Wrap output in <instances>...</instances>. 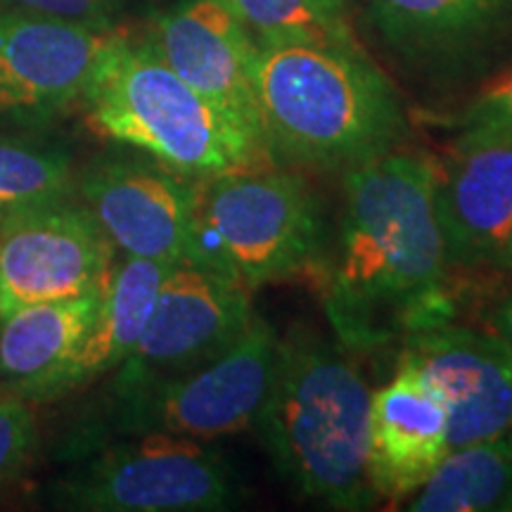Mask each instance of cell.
Listing matches in <instances>:
<instances>
[{
  "label": "cell",
  "instance_id": "30bf717a",
  "mask_svg": "<svg viewBox=\"0 0 512 512\" xmlns=\"http://www.w3.org/2000/svg\"><path fill=\"white\" fill-rule=\"evenodd\" d=\"M252 294L214 268L176 264L159 287L136 349L121 363L114 394L133 392L219 356L249 328Z\"/></svg>",
  "mask_w": 512,
  "mask_h": 512
},
{
  "label": "cell",
  "instance_id": "4fadbf2b",
  "mask_svg": "<svg viewBox=\"0 0 512 512\" xmlns=\"http://www.w3.org/2000/svg\"><path fill=\"white\" fill-rule=\"evenodd\" d=\"M448 268L503 266L512 230V133L463 128L434 176Z\"/></svg>",
  "mask_w": 512,
  "mask_h": 512
},
{
  "label": "cell",
  "instance_id": "8fae6325",
  "mask_svg": "<svg viewBox=\"0 0 512 512\" xmlns=\"http://www.w3.org/2000/svg\"><path fill=\"white\" fill-rule=\"evenodd\" d=\"M83 204L126 256L185 264L195 252L200 178L162 162L107 157L81 174Z\"/></svg>",
  "mask_w": 512,
  "mask_h": 512
},
{
  "label": "cell",
  "instance_id": "9c48e42d",
  "mask_svg": "<svg viewBox=\"0 0 512 512\" xmlns=\"http://www.w3.org/2000/svg\"><path fill=\"white\" fill-rule=\"evenodd\" d=\"M114 31L0 3V131H34L79 105Z\"/></svg>",
  "mask_w": 512,
  "mask_h": 512
},
{
  "label": "cell",
  "instance_id": "d4e9b609",
  "mask_svg": "<svg viewBox=\"0 0 512 512\" xmlns=\"http://www.w3.org/2000/svg\"><path fill=\"white\" fill-rule=\"evenodd\" d=\"M482 3L489 5L501 19H505L512 12V0H482Z\"/></svg>",
  "mask_w": 512,
  "mask_h": 512
},
{
  "label": "cell",
  "instance_id": "6da1fadb",
  "mask_svg": "<svg viewBox=\"0 0 512 512\" xmlns=\"http://www.w3.org/2000/svg\"><path fill=\"white\" fill-rule=\"evenodd\" d=\"M437 166L394 150L344 171L337 228L313 271L344 349L375 351L451 320Z\"/></svg>",
  "mask_w": 512,
  "mask_h": 512
},
{
  "label": "cell",
  "instance_id": "603a6c76",
  "mask_svg": "<svg viewBox=\"0 0 512 512\" xmlns=\"http://www.w3.org/2000/svg\"><path fill=\"white\" fill-rule=\"evenodd\" d=\"M0 3L46 12L98 31L117 29L121 17V0H0Z\"/></svg>",
  "mask_w": 512,
  "mask_h": 512
},
{
  "label": "cell",
  "instance_id": "ac0fdd59",
  "mask_svg": "<svg viewBox=\"0 0 512 512\" xmlns=\"http://www.w3.org/2000/svg\"><path fill=\"white\" fill-rule=\"evenodd\" d=\"M406 503L413 512H512L510 434L451 448Z\"/></svg>",
  "mask_w": 512,
  "mask_h": 512
},
{
  "label": "cell",
  "instance_id": "7c38bea8",
  "mask_svg": "<svg viewBox=\"0 0 512 512\" xmlns=\"http://www.w3.org/2000/svg\"><path fill=\"white\" fill-rule=\"evenodd\" d=\"M401 342L399 361L446 403L451 448L512 432V351L494 332L444 320Z\"/></svg>",
  "mask_w": 512,
  "mask_h": 512
},
{
  "label": "cell",
  "instance_id": "277c9868",
  "mask_svg": "<svg viewBox=\"0 0 512 512\" xmlns=\"http://www.w3.org/2000/svg\"><path fill=\"white\" fill-rule=\"evenodd\" d=\"M88 124L195 178L275 166L266 136L188 86L145 41L114 31L81 95Z\"/></svg>",
  "mask_w": 512,
  "mask_h": 512
},
{
  "label": "cell",
  "instance_id": "52a82bcc",
  "mask_svg": "<svg viewBox=\"0 0 512 512\" xmlns=\"http://www.w3.org/2000/svg\"><path fill=\"white\" fill-rule=\"evenodd\" d=\"M278 351V332L254 313L249 328L200 368L114 394L117 427L126 434L162 432L197 441L247 432L271 389Z\"/></svg>",
  "mask_w": 512,
  "mask_h": 512
},
{
  "label": "cell",
  "instance_id": "44dd1931",
  "mask_svg": "<svg viewBox=\"0 0 512 512\" xmlns=\"http://www.w3.org/2000/svg\"><path fill=\"white\" fill-rule=\"evenodd\" d=\"M36 415L19 394L0 396V486L22 475L36 448Z\"/></svg>",
  "mask_w": 512,
  "mask_h": 512
},
{
  "label": "cell",
  "instance_id": "484cf974",
  "mask_svg": "<svg viewBox=\"0 0 512 512\" xmlns=\"http://www.w3.org/2000/svg\"><path fill=\"white\" fill-rule=\"evenodd\" d=\"M503 266H508L510 271H512V230H510L508 245H505V259H503Z\"/></svg>",
  "mask_w": 512,
  "mask_h": 512
},
{
  "label": "cell",
  "instance_id": "d6986e66",
  "mask_svg": "<svg viewBox=\"0 0 512 512\" xmlns=\"http://www.w3.org/2000/svg\"><path fill=\"white\" fill-rule=\"evenodd\" d=\"M256 46L313 43L358 48L344 0H221Z\"/></svg>",
  "mask_w": 512,
  "mask_h": 512
},
{
  "label": "cell",
  "instance_id": "5bb4252c",
  "mask_svg": "<svg viewBox=\"0 0 512 512\" xmlns=\"http://www.w3.org/2000/svg\"><path fill=\"white\" fill-rule=\"evenodd\" d=\"M145 41L197 93L264 133L254 98L256 41L221 0H183L155 19Z\"/></svg>",
  "mask_w": 512,
  "mask_h": 512
},
{
  "label": "cell",
  "instance_id": "5b68a950",
  "mask_svg": "<svg viewBox=\"0 0 512 512\" xmlns=\"http://www.w3.org/2000/svg\"><path fill=\"white\" fill-rule=\"evenodd\" d=\"M328 228L302 176L275 166L200 178L192 264L214 268L252 294L313 275Z\"/></svg>",
  "mask_w": 512,
  "mask_h": 512
},
{
  "label": "cell",
  "instance_id": "7402d4cb",
  "mask_svg": "<svg viewBox=\"0 0 512 512\" xmlns=\"http://www.w3.org/2000/svg\"><path fill=\"white\" fill-rule=\"evenodd\" d=\"M458 128H491L512 133V67L479 91L458 119Z\"/></svg>",
  "mask_w": 512,
  "mask_h": 512
},
{
  "label": "cell",
  "instance_id": "2e32d148",
  "mask_svg": "<svg viewBox=\"0 0 512 512\" xmlns=\"http://www.w3.org/2000/svg\"><path fill=\"white\" fill-rule=\"evenodd\" d=\"M171 268L174 266L164 261L138 256H126L119 266L112 268L91 330L81 339L67 368L50 384L43 401L72 392L121 368V363L136 349L155 309L159 287Z\"/></svg>",
  "mask_w": 512,
  "mask_h": 512
},
{
  "label": "cell",
  "instance_id": "ffe728a7",
  "mask_svg": "<svg viewBox=\"0 0 512 512\" xmlns=\"http://www.w3.org/2000/svg\"><path fill=\"white\" fill-rule=\"evenodd\" d=\"M72 164L55 147L0 136V214L72 192Z\"/></svg>",
  "mask_w": 512,
  "mask_h": 512
},
{
  "label": "cell",
  "instance_id": "ba28073f",
  "mask_svg": "<svg viewBox=\"0 0 512 512\" xmlns=\"http://www.w3.org/2000/svg\"><path fill=\"white\" fill-rule=\"evenodd\" d=\"M112 268V240L69 195L0 214V316L105 290Z\"/></svg>",
  "mask_w": 512,
  "mask_h": 512
},
{
  "label": "cell",
  "instance_id": "3957f363",
  "mask_svg": "<svg viewBox=\"0 0 512 512\" xmlns=\"http://www.w3.org/2000/svg\"><path fill=\"white\" fill-rule=\"evenodd\" d=\"M373 389L354 361L316 330L280 337L278 363L254 430L280 477L330 510L377 503L368 477Z\"/></svg>",
  "mask_w": 512,
  "mask_h": 512
},
{
  "label": "cell",
  "instance_id": "7a4b0ae2",
  "mask_svg": "<svg viewBox=\"0 0 512 512\" xmlns=\"http://www.w3.org/2000/svg\"><path fill=\"white\" fill-rule=\"evenodd\" d=\"M254 98L275 159L349 171L399 150L406 112L361 48L256 46Z\"/></svg>",
  "mask_w": 512,
  "mask_h": 512
},
{
  "label": "cell",
  "instance_id": "9a60e30c",
  "mask_svg": "<svg viewBox=\"0 0 512 512\" xmlns=\"http://www.w3.org/2000/svg\"><path fill=\"white\" fill-rule=\"evenodd\" d=\"M451 451L441 396L399 361L370 401L368 477L377 501L406 503Z\"/></svg>",
  "mask_w": 512,
  "mask_h": 512
},
{
  "label": "cell",
  "instance_id": "4316f807",
  "mask_svg": "<svg viewBox=\"0 0 512 512\" xmlns=\"http://www.w3.org/2000/svg\"><path fill=\"white\" fill-rule=\"evenodd\" d=\"M510 441H512V432H510Z\"/></svg>",
  "mask_w": 512,
  "mask_h": 512
},
{
  "label": "cell",
  "instance_id": "e0dca14e",
  "mask_svg": "<svg viewBox=\"0 0 512 512\" xmlns=\"http://www.w3.org/2000/svg\"><path fill=\"white\" fill-rule=\"evenodd\" d=\"M102 292L27 304L0 316V375L15 384L19 396L43 401L91 330Z\"/></svg>",
  "mask_w": 512,
  "mask_h": 512
},
{
  "label": "cell",
  "instance_id": "cb8c5ba5",
  "mask_svg": "<svg viewBox=\"0 0 512 512\" xmlns=\"http://www.w3.org/2000/svg\"><path fill=\"white\" fill-rule=\"evenodd\" d=\"M486 330H491L512 351V292L503 294L498 302L486 311Z\"/></svg>",
  "mask_w": 512,
  "mask_h": 512
},
{
  "label": "cell",
  "instance_id": "8992f818",
  "mask_svg": "<svg viewBox=\"0 0 512 512\" xmlns=\"http://www.w3.org/2000/svg\"><path fill=\"white\" fill-rule=\"evenodd\" d=\"M55 484V505L81 512H219L240 501L233 467L207 441L133 434Z\"/></svg>",
  "mask_w": 512,
  "mask_h": 512
}]
</instances>
